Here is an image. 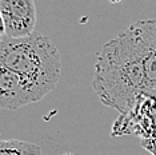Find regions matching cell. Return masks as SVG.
Masks as SVG:
<instances>
[{
	"label": "cell",
	"mask_w": 156,
	"mask_h": 155,
	"mask_svg": "<svg viewBox=\"0 0 156 155\" xmlns=\"http://www.w3.org/2000/svg\"><path fill=\"white\" fill-rule=\"evenodd\" d=\"M92 87L103 104L120 114L129 112L148 92L140 45L131 26L101 47Z\"/></svg>",
	"instance_id": "cell-1"
},
{
	"label": "cell",
	"mask_w": 156,
	"mask_h": 155,
	"mask_svg": "<svg viewBox=\"0 0 156 155\" xmlns=\"http://www.w3.org/2000/svg\"><path fill=\"white\" fill-rule=\"evenodd\" d=\"M0 67L17 74L31 87L37 100L56 88L62 74L58 47L39 32L20 39H2Z\"/></svg>",
	"instance_id": "cell-2"
},
{
	"label": "cell",
	"mask_w": 156,
	"mask_h": 155,
	"mask_svg": "<svg viewBox=\"0 0 156 155\" xmlns=\"http://www.w3.org/2000/svg\"><path fill=\"white\" fill-rule=\"evenodd\" d=\"M7 38H27L35 32L36 5L32 0H0Z\"/></svg>",
	"instance_id": "cell-3"
},
{
	"label": "cell",
	"mask_w": 156,
	"mask_h": 155,
	"mask_svg": "<svg viewBox=\"0 0 156 155\" xmlns=\"http://www.w3.org/2000/svg\"><path fill=\"white\" fill-rule=\"evenodd\" d=\"M36 102H39L36 95L22 78L0 67V110L13 111Z\"/></svg>",
	"instance_id": "cell-4"
},
{
	"label": "cell",
	"mask_w": 156,
	"mask_h": 155,
	"mask_svg": "<svg viewBox=\"0 0 156 155\" xmlns=\"http://www.w3.org/2000/svg\"><path fill=\"white\" fill-rule=\"evenodd\" d=\"M140 45L148 92L156 88V19L139 20L131 24Z\"/></svg>",
	"instance_id": "cell-5"
},
{
	"label": "cell",
	"mask_w": 156,
	"mask_h": 155,
	"mask_svg": "<svg viewBox=\"0 0 156 155\" xmlns=\"http://www.w3.org/2000/svg\"><path fill=\"white\" fill-rule=\"evenodd\" d=\"M0 155H43L39 146L19 139L0 140Z\"/></svg>",
	"instance_id": "cell-6"
},
{
	"label": "cell",
	"mask_w": 156,
	"mask_h": 155,
	"mask_svg": "<svg viewBox=\"0 0 156 155\" xmlns=\"http://www.w3.org/2000/svg\"><path fill=\"white\" fill-rule=\"evenodd\" d=\"M147 96L150 99V106H151V112L152 116H154V121H155V126H156V88L147 92Z\"/></svg>",
	"instance_id": "cell-7"
},
{
	"label": "cell",
	"mask_w": 156,
	"mask_h": 155,
	"mask_svg": "<svg viewBox=\"0 0 156 155\" xmlns=\"http://www.w3.org/2000/svg\"><path fill=\"white\" fill-rule=\"evenodd\" d=\"M7 36L5 35V26H4V20H3V16H2V12H0V40L4 39Z\"/></svg>",
	"instance_id": "cell-8"
},
{
	"label": "cell",
	"mask_w": 156,
	"mask_h": 155,
	"mask_svg": "<svg viewBox=\"0 0 156 155\" xmlns=\"http://www.w3.org/2000/svg\"><path fill=\"white\" fill-rule=\"evenodd\" d=\"M64 155H71V154H64Z\"/></svg>",
	"instance_id": "cell-9"
}]
</instances>
